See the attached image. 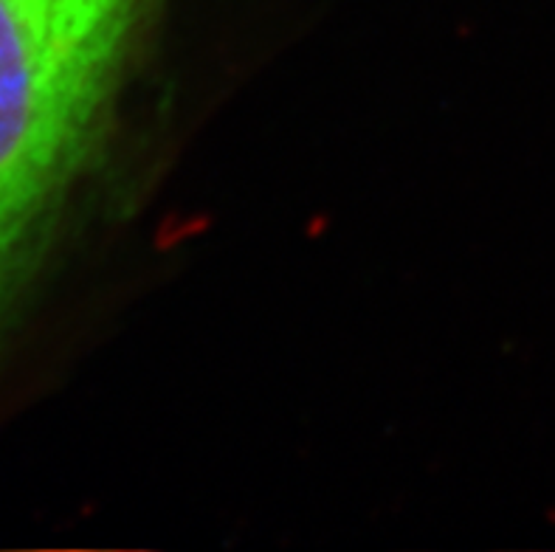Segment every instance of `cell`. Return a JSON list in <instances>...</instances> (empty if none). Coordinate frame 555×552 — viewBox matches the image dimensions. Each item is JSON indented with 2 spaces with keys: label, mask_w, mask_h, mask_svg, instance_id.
Returning a JSON list of instances; mask_svg holds the SVG:
<instances>
[{
  "label": "cell",
  "mask_w": 555,
  "mask_h": 552,
  "mask_svg": "<svg viewBox=\"0 0 555 552\" xmlns=\"http://www.w3.org/2000/svg\"><path fill=\"white\" fill-rule=\"evenodd\" d=\"M153 0H0V319L91 153Z\"/></svg>",
  "instance_id": "6da1fadb"
}]
</instances>
